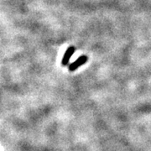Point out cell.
I'll return each mask as SVG.
<instances>
[{
	"label": "cell",
	"mask_w": 151,
	"mask_h": 151,
	"mask_svg": "<svg viewBox=\"0 0 151 151\" xmlns=\"http://www.w3.org/2000/svg\"><path fill=\"white\" fill-rule=\"evenodd\" d=\"M88 60V57L86 55H81L79 58H77L76 60H75L74 62H72L70 65H69V70L70 71H74L77 68H79L81 65L86 64V61Z\"/></svg>",
	"instance_id": "6da1fadb"
},
{
	"label": "cell",
	"mask_w": 151,
	"mask_h": 151,
	"mask_svg": "<svg viewBox=\"0 0 151 151\" xmlns=\"http://www.w3.org/2000/svg\"><path fill=\"white\" fill-rule=\"evenodd\" d=\"M76 48L75 46L73 45H70L69 46L67 50H65V54L63 55V58H62V60H61V65H67L68 63H69V60L71 58V56L73 55L74 52H75Z\"/></svg>",
	"instance_id": "7a4b0ae2"
}]
</instances>
